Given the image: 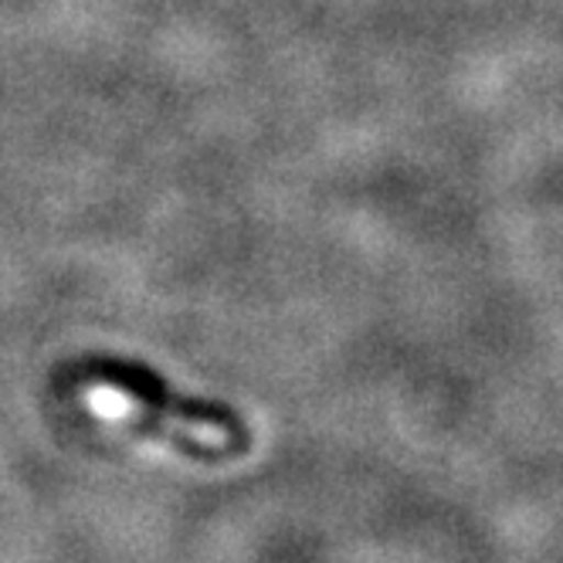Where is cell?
Returning a JSON list of instances; mask_svg holds the SVG:
<instances>
[{
    "label": "cell",
    "instance_id": "6da1fadb",
    "mask_svg": "<svg viewBox=\"0 0 563 563\" xmlns=\"http://www.w3.org/2000/svg\"><path fill=\"white\" fill-rule=\"evenodd\" d=\"M109 380L115 384V390L119 394H126L130 400H136V405H153V408H159V411H167L170 418H177V421H187L194 431H214V434H224V438H231V434H238V438H245L238 431V421L228 415V411H218V408H205V405H190V400H174L170 394H164L159 390V384L156 380H150L146 374H136V371H109Z\"/></svg>",
    "mask_w": 563,
    "mask_h": 563
}]
</instances>
